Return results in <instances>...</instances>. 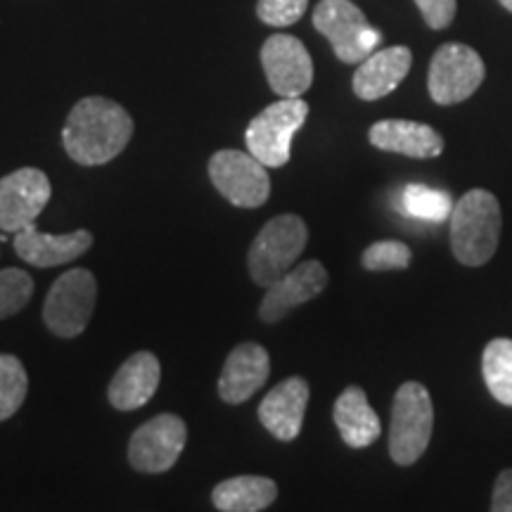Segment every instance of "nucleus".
Wrapping results in <instances>:
<instances>
[{
    "instance_id": "obj_1",
    "label": "nucleus",
    "mask_w": 512,
    "mask_h": 512,
    "mask_svg": "<svg viewBox=\"0 0 512 512\" xmlns=\"http://www.w3.org/2000/svg\"><path fill=\"white\" fill-rule=\"evenodd\" d=\"M133 136V119L119 102L91 95L76 102L62 128L64 152L81 166L112 162Z\"/></svg>"
},
{
    "instance_id": "obj_2",
    "label": "nucleus",
    "mask_w": 512,
    "mask_h": 512,
    "mask_svg": "<svg viewBox=\"0 0 512 512\" xmlns=\"http://www.w3.org/2000/svg\"><path fill=\"white\" fill-rule=\"evenodd\" d=\"M503 214L489 190H467L451 211V249L463 266L477 268L491 261L501 242Z\"/></svg>"
},
{
    "instance_id": "obj_3",
    "label": "nucleus",
    "mask_w": 512,
    "mask_h": 512,
    "mask_svg": "<svg viewBox=\"0 0 512 512\" xmlns=\"http://www.w3.org/2000/svg\"><path fill=\"white\" fill-rule=\"evenodd\" d=\"M309 242V228L297 214H280L259 230L247 254L249 275L259 287H271L275 280L294 268Z\"/></svg>"
},
{
    "instance_id": "obj_4",
    "label": "nucleus",
    "mask_w": 512,
    "mask_h": 512,
    "mask_svg": "<svg viewBox=\"0 0 512 512\" xmlns=\"http://www.w3.org/2000/svg\"><path fill=\"white\" fill-rule=\"evenodd\" d=\"M434 430V406L425 384L403 382L396 389L389 427V456L396 465H413L427 451Z\"/></svg>"
},
{
    "instance_id": "obj_5",
    "label": "nucleus",
    "mask_w": 512,
    "mask_h": 512,
    "mask_svg": "<svg viewBox=\"0 0 512 512\" xmlns=\"http://www.w3.org/2000/svg\"><path fill=\"white\" fill-rule=\"evenodd\" d=\"M309 117V105L302 98H280L249 121L245 131L247 152L264 166L280 169L290 162L292 140Z\"/></svg>"
},
{
    "instance_id": "obj_6",
    "label": "nucleus",
    "mask_w": 512,
    "mask_h": 512,
    "mask_svg": "<svg viewBox=\"0 0 512 512\" xmlns=\"http://www.w3.org/2000/svg\"><path fill=\"white\" fill-rule=\"evenodd\" d=\"M313 27L330 41L344 64H361L380 46L382 34L351 0H320L313 10Z\"/></svg>"
},
{
    "instance_id": "obj_7",
    "label": "nucleus",
    "mask_w": 512,
    "mask_h": 512,
    "mask_svg": "<svg viewBox=\"0 0 512 512\" xmlns=\"http://www.w3.org/2000/svg\"><path fill=\"white\" fill-rule=\"evenodd\" d=\"M98 299L95 275L86 268H72L55 280L43 304V323L62 339L79 337L91 323Z\"/></svg>"
},
{
    "instance_id": "obj_8",
    "label": "nucleus",
    "mask_w": 512,
    "mask_h": 512,
    "mask_svg": "<svg viewBox=\"0 0 512 512\" xmlns=\"http://www.w3.org/2000/svg\"><path fill=\"white\" fill-rule=\"evenodd\" d=\"M486 76L484 60L465 43H444L430 62L427 88L437 105H458L477 93Z\"/></svg>"
},
{
    "instance_id": "obj_9",
    "label": "nucleus",
    "mask_w": 512,
    "mask_h": 512,
    "mask_svg": "<svg viewBox=\"0 0 512 512\" xmlns=\"http://www.w3.org/2000/svg\"><path fill=\"white\" fill-rule=\"evenodd\" d=\"M209 178L230 204L242 209L264 207L271 195L266 166L240 150H219L209 159Z\"/></svg>"
},
{
    "instance_id": "obj_10",
    "label": "nucleus",
    "mask_w": 512,
    "mask_h": 512,
    "mask_svg": "<svg viewBox=\"0 0 512 512\" xmlns=\"http://www.w3.org/2000/svg\"><path fill=\"white\" fill-rule=\"evenodd\" d=\"M185 441H188V427L178 415H155L133 432L131 441H128V463L138 472L159 475V472L171 470L176 465Z\"/></svg>"
},
{
    "instance_id": "obj_11",
    "label": "nucleus",
    "mask_w": 512,
    "mask_h": 512,
    "mask_svg": "<svg viewBox=\"0 0 512 512\" xmlns=\"http://www.w3.org/2000/svg\"><path fill=\"white\" fill-rule=\"evenodd\" d=\"M50 197H53V185L41 169L22 166L3 176L0 178V230L17 233L36 223L41 211L48 207Z\"/></svg>"
},
{
    "instance_id": "obj_12",
    "label": "nucleus",
    "mask_w": 512,
    "mask_h": 512,
    "mask_svg": "<svg viewBox=\"0 0 512 512\" xmlns=\"http://www.w3.org/2000/svg\"><path fill=\"white\" fill-rule=\"evenodd\" d=\"M261 64L278 98H302L313 83V60L297 36L273 34L261 48Z\"/></svg>"
},
{
    "instance_id": "obj_13",
    "label": "nucleus",
    "mask_w": 512,
    "mask_h": 512,
    "mask_svg": "<svg viewBox=\"0 0 512 512\" xmlns=\"http://www.w3.org/2000/svg\"><path fill=\"white\" fill-rule=\"evenodd\" d=\"M328 280V268L316 259L290 268L283 278L275 280L271 287H266L268 292L259 306V318L264 323H278L292 309L316 299L328 287Z\"/></svg>"
},
{
    "instance_id": "obj_14",
    "label": "nucleus",
    "mask_w": 512,
    "mask_h": 512,
    "mask_svg": "<svg viewBox=\"0 0 512 512\" xmlns=\"http://www.w3.org/2000/svg\"><path fill=\"white\" fill-rule=\"evenodd\" d=\"M271 375V358L261 344L242 342L230 351L219 377V396L228 406H240L264 387Z\"/></svg>"
},
{
    "instance_id": "obj_15",
    "label": "nucleus",
    "mask_w": 512,
    "mask_h": 512,
    "mask_svg": "<svg viewBox=\"0 0 512 512\" xmlns=\"http://www.w3.org/2000/svg\"><path fill=\"white\" fill-rule=\"evenodd\" d=\"M15 252L22 261L36 266V268H55L72 264L93 247V233L88 230H74V233L64 235H50L41 233L36 228V223L17 230L15 240Z\"/></svg>"
},
{
    "instance_id": "obj_16",
    "label": "nucleus",
    "mask_w": 512,
    "mask_h": 512,
    "mask_svg": "<svg viewBox=\"0 0 512 512\" xmlns=\"http://www.w3.org/2000/svg\"><path fill=\"white\" fill-rule=\"evenodd\" d=\"M309 396L311 389L304 377H287L275 384L259 406L261 425L278 441H294L302 434Z\"/></svg>"
},
{
    "instance_id": "obj_17",
    "label": "nucleus",
    "mask_w": 512,
    "mask_h": 512,
    "mask_svg": "<svg viewBox=\"0 0 512 512\" xmlns=\"http://www.w3.org/2000/svg\"><path fill=\"white\" fill-rule=\"evenodd\" d=\"M162 366L152 351H136L128 356L107 387V399L117 411H138L157 394Z\"/></svg>"
},
{
    "instance_id": "obj_18",
    "label": "nucleus",
    "mask_w": 512,
    "mask_h": 512,
    "mask_svg": "<svg viewBox=\"0 0 512 512\" xmlns=\"http://www.w3.org/2000/svg\"><path fill=\"white\" fill-rule=\"evenodd\" d=\"M411 64L413 53L406 46L375 50L373 55H368L366 60L358 64L354 81H351L356 98L366 102L387 98L411 72Z\"/></svg>"
},
{
    "instance_id": "obj_19",
    "label": "nucleus",
    "mask_w": 512,
    "mask_h": 512,
    "mask_svg": "<svg viewBox=\"0 0 512 512\" xmlns=\"http://www.w3.org/2000/svg\"><path fill=\"white\" fill-rule=\"evenodd\" d=\"M370 145L413 159H434L444 152V138L432 126L408 119H382L370 126Z\"/></svg>"
},
{
    "instance_id": "obj_20",
    "label": "nucleus",
    "mask_w": 512,
    "mask_h": 512,
    "mask_svg": "<svg viewBox=\"0 0 512 512\" xmlns=\"http://www.w3.org/2000/svg\"><path fill=\"white\" fill-rule=\"evenodd\" d=\"M332 418L344 444L351 448H368L380 437L382 425L377 413L370 408L368 396L361 387H347L332 408Z\"/></svg>"
},
{
    "instance_id": "obj_21",
    "label": "nucleus",
    "mask_w": 512,
    "mask_h": 512,
    "mask_svg": "<svg viewBox=\"0 0 512 512\" xmlns=\"http://www.w3.org/2000/svg\"><path fill=\"white\" fill-rule=\"evenodd\" d=\"M278 498V484L268 477L240 475L216 484L211 501L223 512H259L271 508Z\"/></svg>"
},
{
    "instance_id": "obj_22",
    "label": "nucleus",
    "mask_w": 512,
    "mask_h": 512,
    "mask_svg": "<svg viewBox=\"0 0 512 512\" xmlns=\"http://www.w3.org/2000/svg\"><path fill=\"white\" fill-rule=\"evenodd\" d=\"M482 373L491 396L512 408V339L498 337L486 344Z\"/></svg>"
},
{
    "instance_id": "obj_23",
    "label": "nucleus",
    "mask_w": 512,
    "mask_h": 512,
    "mask_svg": "<svg viewBox=\"0 0 512 512\" xmlns=\"http://www.w3.org/2000/svg\"><path fill=\"white\" fill-rule=\"evenodd\" d=\"M401 207L408 216L420 221H434L441 223L451 219V211L456 204H453L451 195L444 190L427 188V185H406L401 195Z\"/></svg>"
},
{
    "instance_id": "obj_24",
    "label": "nucleus",
    "mask_w": 512,
    "mask_h": 512,
    "mask_svg": "<svg viewBox=\"0 0 512 512\" xmlns=\"http://www.w3.org/2000/svg\"><path fill=\"white\" fill-rule=\"evenodd\" d=\"M29 392V375L24 363L12 354H0V422L10 420Z\"/></svg>"
},
{
    "instance_id": "obj_25",
    "label": "nucleus",
    "mask_w": 512,
    "mask_h": 512,
    "mask_svg": "<svg viewBox=\"0 0 512 512\" xmlns=\"http://www.w3.org/2000/svg\"><path fill=\"white\" fill-rule=\"evenodd\" d=\"M34 297V280L22 268L0 271V320L15 316Z\"/></svg>"
},
{
    "instance_id": "obj_26",
    "label": "nucleus",
    "mask_w": 512,
    "mask_h": 512,
    "mask_svg": "<svg viewBox=\"0 0 512 512\" xmlns=\"http://www.w3.org/2000/svg\"><path fill=\"white\" fill-rule=\"evenodd\" d=\"M413 252L406 242L399 240H380L373 242L361 256V264L366 271H406L411 266Z\"/></svg>"
},
{
    "instance_id": "obj_27",
    "label": "nucleus",
    "mask_w": 512,
    "mask_h": 512,
    "mask_svg": "<svg viewBox=\"0 0 512 512\" xmlns=\"http://www.w3.org/2000/svg\"><path fill=\"white\" fill-rule=\"evenodd\" d=\"M306 8H309V0H259L256 15L268 27L285 29L302 19Z\"/></svg>"
},
{
    "instance_id": "obj_28",
    "label": "nucleus",
    "mask_w": 512,
    "mask_h": 512,
    "mask_svg": "<svg viewBox=\"0 0 512 512\" xmlns=\"http://www.w3.org/2000/svg\"><path fill=\"white\" fill-rule=\"evenodd\" d=\"M425 24L434 31L446 29L458 10V0H415Z\"/></svg>"
},
{
    "instance_id": "obj_29",
    "label": "nucleus",
    "mask_w": 512,
    "mask_h": 512,
    "mask_svg": "<svg viewBox=\"0 0 512 512\" xmlns=\"http://www.w3.org/2000/svg\"><path fill=\"white\" fill-rule=\"evenodd\" d=\"M491 510L494 512H512V467L503 470L496 477L494 498H491Z\"/></svg>"
},
{
    "instance_id": "obj_30",
    "label": "nucleus",
    "mask_w": 512,
    "mask_h": 512,
    "mask_svg": "<svg viewBox=\"0 0 512 512\" xmlns=\"http://www.w3.org/2000/svg\"><path fill=\"white\" fill-rule=\"evenodd\" d=\"M498 3H501L505 10H510V12H512V0H498Z\"/></svg>"
}]
</instances>
